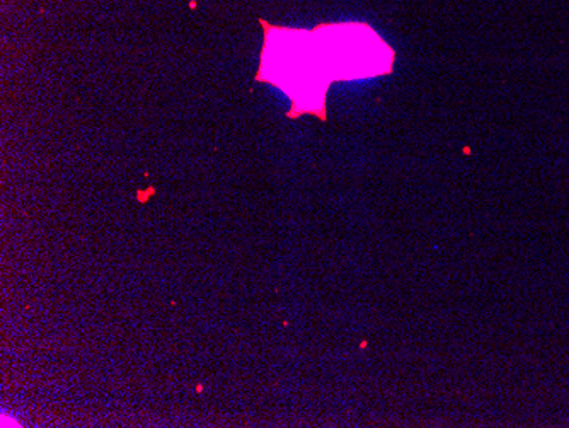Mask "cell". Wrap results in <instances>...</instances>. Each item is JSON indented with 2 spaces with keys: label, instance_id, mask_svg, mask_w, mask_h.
<instances>
[{
  "label": "cell",
  "instance_id": "obj_1",
  "mask_svg": "<svg viewBox=\"0 0 569 428\" xmlns=\"http://www.w3.org/2000/svg\"><path fill=\"white\" fill-rule=\"evenodd\" d=\"M264 47L256 81L268 82L289 96L292 108L289 118L303 113L328 120L326 96L332 79L322 59L315 31L284 28L261 21Z\"/></svg>",
  "mask_w": 569,
  "mask_h": 428
},
{
  "label": "cell",
  "instance_id": "obj_2",
  "mask_svg": "<svg viewBox=\"0 0 569 428\" xmlns=\"http://www.w3.org/2000/svg\"><path fill=\"white\" fill-rule=\"evenodd\" d=\"M312 31L332 81L389 76L395 69V48L369 24L326 22Z\"/></svg>",
  "mask_w": 569,
  "mask_h": 428
}]
</instances>
